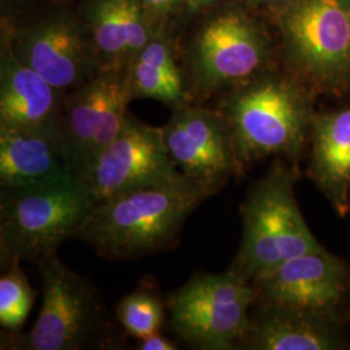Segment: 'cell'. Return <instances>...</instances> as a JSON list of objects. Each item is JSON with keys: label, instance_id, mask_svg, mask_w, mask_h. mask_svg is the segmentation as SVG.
Wrapping results in <instances>:
<instances>
[{"label": "cell", "instance_id": "8992f818", "mask_svg": "<svg viewBox=\"0 0 350 350\" xmlns=\"http://www.w3.org/2000/svg\"><path fill=\"white\" fill-rule=\"evenodd\" d=\"M42 306L37 322L24 335H12L13 349L79 350L99 342L107 322L95 286L73 271L57 253L37 263Z\"/></svg>", "mask_w": 350, "mask_h": 350}, {"label": "cell", "instance_id": "e0dca14e", "mask_svg": "<svg viewBox=\"0 0 350 350\" xmlns=\"http://www.w3.org/2000/svg\"><path fill=\"white\" fill-rule=\"evenodd\" d=\"M308 173L338 217L350 213V108L314 116Z\"/></svg>", "mask_w": 350, "mask_h": 350}, {"label": "cell", "instance_id": "9a60e30c", "mask_svg": "<svg viewBox=\"0 0 350 350\" xmlns=\"http://www.w3.org/2000/svg\"><path fill=\"white\" fill-rule=\"evenodd\" d=\"M14 55L64 92L82 86L100 72L79 34L59 21L39 26L27 34Z\"/></svg>", "mask_w": 350, "mask_h": 350}, {"label": "cell", "instance_id": "4fadbf2b", "mask_svg": "<svg viewBox=\"0 0 350 350\" xmlns=\"http://www.w3.org/2000/svg\"><path fill=\"white\" fill-rule=\"evenodd\" d=\"M349 348L345 325L314 314L254 304L240 349L341 350Z\"/></svg>", "mask_w": 350, "mask_h": 350}, {"label": "cell", "instance_id": "44dd1931", "mask_svg": "<svg viewBox=\"0 0 350 350\" xmlns=\"http://www.w3.org/2000/svg\"><path fill=\"white\" fill-rule=\"evenodd\" d=\"M20 262L13 261L0 278V325L11 334L21 329L36 300Z\"/></svg>", "mask_w": 350, "mask_h": 350}, {"label": "cell", "instance_id": "52a82bcc", "mask_svg": "<svg viewBox=\"0 0 350 350\" xmlns=\"http://www.w3.org/2000/svg\"><path fill=\"white\" fill-rule=\"evenodd\" d=\"M283 26L302 79L328 92L350 88V0H295Z\"/></svg>", "mask_w": 350, "mask_h": 350}, {"label": "cell", "instance_id": "cb8c5ba5", "mask_svg": "<svg viewBox=\"0 0 350 350\" xmlns=\"http://www.w3.org/2000/svg\"><path fill=\"white\" fill-rule=\"evenodd\" d=\"M143 1L146 4H148L152 8H154V10L163 11V10H167V8L173 7L178 0H143Z\"/></svg>", "mask_w": 350, "mask_h": 350}, {"label": "cell", "instance_id": "ba28073f", "mask_svg": "<svg viewBox=\"0 0 350 350\" xmlns=\"http://www.w3.org/2000/svg\"><path fill=\"white\" fill-rule=\"evenodd\" d=\"M131 98L122 70H100L65 95L56 133L65 160L79 180L122 130Z\"/></svg>", "mask_w": 350, "mask_h": 350}, {"label": "cell", "instance_id": "5b68a950", "mask_svg": "<svg viewBox=\"0 0 350 350\" xmlns=\"http://www.w3.org/2000/svg\"><path fill=\"white\" fill-rule=\"evenodd\" d=\"M254 302L253 286L231 269L198 273L165 301L170 329L199 350L240 349Z\"/></svg>", "mask_w": 350, "mask_h": 350}, {"label": "cell", "instance_id": "8fae6325", "mask_svg": "<svg viewBox=\"0 0 350 350\" xmlns=\"http://www.w3.org/2000/svg\"><path fill=\"white\" fill-rule=\"evenodd\" d=\"M163 131L172 160L188 179L217 193L228 180L241 176L231 131L222 113L183 105L175 108Z\"/></svg>", "mask_w": 350, "mask_h": 350}, {"label": "cell", "instance_id": "7402d4cb", "mask_svg": "<svg viewBox=\"0 0 350 350\" xmlns=\"http://www.w3.org/2000/svg\"><path fill=\"white\" fill-rule=\"evenodd\" d=\"M122 23L125 29L126 43L129 63L143 50L148 43V30L144 23V17L140 12L135 0H118Z\"/></svg>", "mask_w": 350, "mask_h": 350}, {"label": "cell", "instance_id": "484cf974", "mask_svg": "<svg viewBox=\"0 0 350 350\" xmlns=\"http://www.w3.org/2000/svg\"><path fill=\"white\" fill-rule=\"evenodd\" d=\"M263 1H282V0H263Z\"/></svg>", "mask_w": 350, "mask_h": 350}, {"label": "cell", "instance_id": "2e32d148", "mask_svg": "<svg viewBox=\"0 0 350 350\" xmlns=\"http://www.w3.org/2000/svg\"><path fill=\"white\" fill-rule=\"evenodd\" d=\"M64 94L18 60L14 52L4 53L0 70V125L56 130Z\"/></svg>", "mask_w": 350, "mask_h": 350}, {"label": "cell", "instance_id": "6da1fadb", "mask_svg": "<svg viewBox=\"0 0 350 350\" xmlns=\"http://www.w3.org/2000/svg\"><path fill=\"white\" fill-rule=\"evenodd\" d=\"M215 195L199 182L133 188L96 202L73 239L108 261H126L173 250L196 208Z\"/></svg>", "mask_w": 350, "mask_h": 350}, {"label": "cell", "instance_id": "9c48e42d", "mask_svg": "<svg viewBox=\"0 0 350 350\" xmlns=\"http://www.w3.org/2000/svg\"><path fill=\"white\" fill-rule=\"evenodd\" d=\"M256 302L314 314L345 325L350 321V263L319 247L256 279Z\"/></svg>", "mask_w": 350, "mask_h": 350}, {"label": "cell", "instance_id": "ffe728a7", "mask_svg": "<svg viewBox=\"0 0 350 350\" xmlns=\"http://www.w3.org/2000/svg\"><path fill=\"white\" fill-rule=\"evenodd\" d=\"M92 26L103 57L101 70H122L129 64V53L120 1L100 0L92 13Z\"/></svg>", "mask_w": 350, "mask_h": 350}, {"label": "cell", "instance_id": "7c38bea8", "mask_svg": "<svg viewBox=\"0 0 350 350\" xmlns=\"http://www.w3.org/2000/svg\"><path fill=\"white\" fill-rule=\"evenodd\" d=\"M266 59L263 40L248 20L227 13L204 27L191 56V75L196 90H215L243 83L260 72Z\"/></svg>", "mask_w": 350, "mask_h": 350}, {"label": "cell", "instance_id": "d6986e66", "mask_svg": "<svg viewBox=\"0 0 350 350\" xmlns=\"http://www.w3.org/2000/svg\"><path fill=\"white\" fill-rule=\"evenodd\" d=\"M166 304L152 284H140L117 305V319L126 334L142 338L161 331Z\"/></svg>", "mask_w": 350, "mask_h": 350}, {"label": "cell", "instance_id": "7a4b0ae2", "mask_svg": "<svg viewBox=\"0 0 350 350\" xmlns=\"http://www.w3.org/2000/svg\"><path fill=\"white\" fill-rule=\"evenodd\" d=\"M241 175L253 163L282 159L299 167L314 114L305 88L280 75L252 77L224 104Z\"/></svg>", "mask_w": 350, "mask_h": 350}, {"label": "cell", "instance_id": "d4e9b609", "mask_svg": "<svg viewBox=\"0 0 350 350\" xmlns=\"http://www.w3.org/2000/svg\"><path fill=\"white\" fill-rule=\"evenodd\" d=\"M218 0H189V4L193 7H201V5H208V4H213Z\"/></svg>", "mask_w": 350, "mask_h": 350}, {"label": "cell", "instance_id": "603a6c76", "mask_svg": "<svg viewBox=\"0 0 350 350\" xmlns=\"http://www.w3.org/2000/svg\"><path fill=\"white\" fill-rule=\"evenodd\" d=\"M138 349L140 350H176L178 347L172 340L165 338L163 334L154 332L146 338H138Z\"/></svg>", "mask_w": 350, "mask_h": 350}, {"label": "cell", "instance_id": "30bf717a", "mask_svg": "<svg viewBox=\"0 0 350 350\" xmlns=\"http://www.w3.org/2000/svg\"><path fill=\"white\" fill-rule=\"evenodd\" d=\"M185 178L172 160L163 127L127 116L117 138L91 163L82 182L96 202L133 188L163 185Z\"/></svg>", "mask_w": 350, "mask_h": 350}, {"label": "cell", "instance_id": "ac0fdd59", "mask_svg": "<svg viewBox=\"0 0 350 350\" xmlns=\"http://www.w3.org/2000/svg\"><path fill=\"white\" fill-rule=\"evenodd\" d=\"M133 98H148L179 108L188 105L185 75L169 44L161 39L150 43L127 64L125 72Z\"/></svg>", "mask_w": 350, "mask_h": 350}, {"label": "cell", "instance_id": "277c9868", "mask_svg": "<svg viewBox=\"0 0 350 350\" xmlns=\"http://www.w3.org/2000/svg\"><path fill=\"white\" fill-rule=\"evenodd\" d=\"M95 205L82 180L0 188V262H40L86 219Z\"/></svg>", "mask_w": 350, "mask_h": 350}, {"label": "cell", "instance_id": "3957f363", "mask_svg": "<svg viewBox=\"0 0 350 350\" xmlns=\"http://www.w3.org/2000/svg\"><path fill=\"white\" fill-rule=\"evenodd\" d=\"M297 172L299 167L274 159L240 208L241 240L228 269L250 284L282 263L322 247L296 200Z\"/></svg>", "mask_w": 350, "mask_h": 350}, {"label": "cell", "instance_id": "5bb4252c", "mask_svg": "<svg viewBox=\"0 0 350 350\" xmlns=\"http://www.w3.org/2000/svg\"><path fill=\"white\" fill-rule=\"evenodd\" d=\"M79 180L65 160L56 130L0 125V188Z\"/></svg>", "mask_w": 350, "mask_h": 350}]
</instances>
